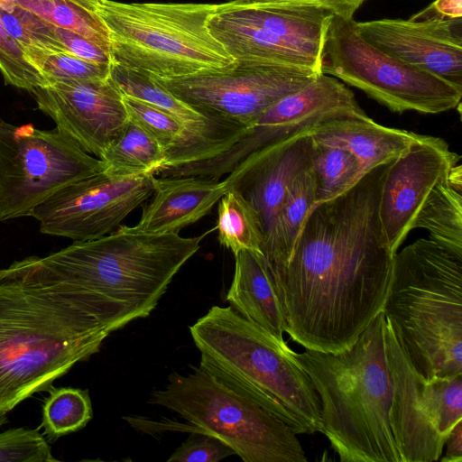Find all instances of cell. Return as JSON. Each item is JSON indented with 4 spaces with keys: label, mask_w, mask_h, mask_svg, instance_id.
Instances as JSON below:
<instances>
[{
    "label": "cell",
    "mask_w": 462,
    "mask_h": 462,
    "mask_svg": "<svg viewBox=\"0 0 462 462\" xmlns=\"http://www.w3.org/2000/svg\"><path fill=\"white\" fill-rule=\"evenodd\" d=\"M98 159L103 171L115 177L155 175L166 162L162 146L131 121Z\"/></svg>",
    "instance_id": "7402d4cb"
},
{
    "label": "cell",
    "mask_w": 462,
    "mask_h": 462,
    "mask_svg": "<svg viewBox=\"0 0 462 462\" xmlns=\"http://www.w3.org/2000/svg\"><path fill=\"white\" fill-rule=\"evenodd\" d=\"M363 2L364 0H232L219 5L226 8H237L282 3L314 4L331 10L336 15L352 19Z\"/></svg>",
    "instance_id": "d590c367"
},
{
    "label": "cell",
    "mask_w": 462,
    "mask_h": 462,
    "mask_svg": "<svg viewBox=\"0 0 462 462\" xmlns=\"http://www.w3.org/2000/svg\"><path fill=\"white\" fill-rule=\"evenodd\" d=\"M458 160L443 139L423 134L389 163L381 189L379 215L393 253L413 229L415 217L432 189Z\"/></svg>",
    "instance_id": "9a60e30c"
},
{
    "label": "cell",
    "mask_w": 462,
    "mask_h": 462,
    "mask_svg": "<svg viewBox=\"0 0 462 462\" xmlns=\"http://www.w3.org/2000/svg\"><path fill=\"white\" fill-rule=\"evenodd\" d=\"M444 446L447 451L442 462L462 461V420H459L448 434Z\"/></svg>",
    "instance_id": "74e56055"
},
{
    "label": "cell",
    "mask_w": 462,
    "mask_h": 462,
    "mask_svg": "<svg viewBox=\"0 0 462 462\" xmlns=\"http://www.w3.org/2000/svg\"><path fill=\"white\" fill-rule=\"evenodd\" d=\"M191 372H172L149 403L176 412L196 432L214 436L245 462H306L296 433L200 359Z\"/></svg>",
    "instance_id": "ba28073f"
},
{
    "label": "cell",
    "mask_w": 462,
    "mask_h": 462,
    "mask_svg": "<svg viewBox=\"0 0 462 462\" xmlns=\"http://www.w3.org/2000/svg\"><path fill=\"white\" fill-rule=\"evenodd\" d=\"M294 356L320 401L321 430L342 462H433L445 438L420 399L423 378L381 311L347 349Z\"/></svg>",
    "instance_id": "7a4b0ae2"
},
{
    "label": "cell",
    "mask_w": 462,
    "mask_h": 462,
    "mask_svg": "<svg viewBox=\"0 0 462 462\" xmlns=\"http://www.w3.org/2000/svg\"><path fill=\"white\" fill-rule=\"evenodd\" d=\"M236 455L235 451L209 434L191 432L168 458L169 462H217Z\"/></svg>",
    "instance_id": "836d02e7"
},
{
    "label": "cell",
    "mask_w": 462,
    "mask_h": 462,
    "mask_svg": "<svg viewBox=\"0 0 462 462\" xmlns=\"http://www.w3.org/2000/svg\"><path fill=\"white\" fill-rule=\"evenodd\" d=\"M0 73L5 83L29 92L48 85L44 77L27 62L20 45L5 31L0 15Z\"/></svg>",
    "instance_id": "1f68e13d"
},
{
    "label": "cell",
    "mask_w": 462,
    "mask_h": 462,
    "mask_svg": "<svg viewBox=\"0 0 462 462\" xmlns=\"http://www.w3.org/2000/svg\"><path fill=\"white\" fill-rule=\"evenodd\" d=\"M315 202V182L310 168L290 188L273 228L264 243L263 254L268 264L276 265L287 260L302 223Z\"/></svg>",
    "instance_id": "603a6c76"
},
{
    "label": "cell",
    "mask_w": 462,
    "mask_h": 462,
    "mask_svg": "<svg viewBox=\"0 0 462 462\" xmlns=\"http://www.w3.org/2000/svg\"><path fill=\"white\" fill-rule=\"evenodd\" d=\"M361 36L388 55L462 90L461 18L418 17L357 23Z\"/></svg>",
    "instance_id": "2e32d148"
},
{
    "label": "cell",
    "mask_w": 462,
    "mask_h": 462,
    "mask_svg": "<svg viewBox=\"0 0 462 462\" xmlns=\"http://www.w3.org/2000/svg\"><path fill=\"white\" fill-rule=\"evenodd\" d=\"M22 51L27 62L44 77L48 85L55 81L103 79L110 76L111 64H97L67 51L35 46L23 47Z\"/></svg>",
    "instance_id": "f1b7e54d"
},
{
    "label": "cell",
    "mask_w": 462,
    "mask_h": 462,
    "mask_svg": "<svg viewBox=\"0 0 462 462\" xmlns=\"http://www.w3.org/2000/svg\"><path fill=\"white\" fill-rule=\"evenodd\" d=\"M129 121L150 134L168 152L184 140L185 127L159 108L129 96H123Z\"/></svg>",
    "instance_id": "4dcf8cb0"
},
{
    "label": "cell",
    "mask_w": 462,
    "mask_h": 462,
    "mask_svg": "<svg viewBox=\"0 0 462 462\" xmlns=\"http://www.w3.org/2000/svg\"><path fill=\"white\" fill-rule=\"evenodd\" d=\"M211 35L237 61L293 65L319 73L321 56L237 16L230 10H217L208 19Z\"/></svg>",
    "instance_id": "d6986e66"
},
{
    "label": "cell",
    "mask_w": 462,
    "mask_h": 462,
    "mask_svg": "<svg viewBox=\"0 0 462 462\" xmlns=\"http://www.w3.org/2000/svg\"><path fill=\"white\" fill-rule=\"evenodd\" d=\"M7 422V412L0 411V427Z\"/></svg>",
    "instance_id": "60d3db41"
},
{
    "label": "cell",
    "mask_w": 462,
    "mask_h": 462,
    "mask_svg": "<svg viewBox=\"0 0 462 462\" xmlns=\"http://www.w3.org/2000/svg\"><path fill=\"white\" fill-rule=\"evenodd\" d=\"M319 72L283 64L235 60L175 79H153L175 97L207 116L249 127L282 97L314 80Z\"/></svg>",
    "instance_id": "8fae6325"
},
{
    "label": "cell",
    "mask_w": 462,
    "mask_h": 462,
    "mask_svg": "<svg viewBox=\"0 0 462 462\" xmlns=\"http://www.w3.org/2000/svg\"><path fill=\"white\" fill-rule=\"evenodd\" d=\"M107 336L74 285L27 257L0 269V411L50 388Z\"/></svg>",
    "instance_id": "3957f363"
},
{
    "label": "cell",
    "mask_w": 462,
    "mask_h": 462,
    "mask_svg": "<svg viewBox=\"0 0 462 462\" xmlns=\"http://www.w3.org/2000/svg\"><path fill=\"white\" fill-rule=\"evenodd\" d=\"M51 449L36 430L10 429L0 433V462H53Z\"/></svg>",
    "instance_id": "d6a6232c"
},
{
    "label": "cell",
    "mask_w": 462,
    "mask_h": 462,
    "mask_svg": "<svg viewBox=\"0 0 462 462\" xmlns=\"http://www.w3.org/2000/svg\"><path fill=\"white\" fill-rule=\"evenodd\" d=\"M216 6L100 0L95 13L109 34L111 63L175 79L235 61L208 31Z\"/></svg>",
    "instance_id": "52a82bcc"
},
{
    "label": "cell",
    "mask_w": 462,
    "mask_h": 462,
    "mask_svg": "<svg viewBox=\"0 0 462 462\" xmlns=\"http://www.w3.org/2000/svg\"><path fill=\"white\" fill-rule=\"evenodd\" d=\"M92 415L88 390L51 387L42 407V427L44 434L55 440L84 428Z\"/></svg>",
    "instance_id": "83f0119b"
},
{
    "label": "cell",
    "mask_w": 462,
    "mask_h": 462,
    "mask_svg": "<svg viewBox=\"0 0 462 462\" xmlns=\"http://www.w3.org/2000/svg\"><path fill=\"white\" fill-rule=\"evenodd\" d=\"M415 15L419 17H436L443 19L461 18L462 0H436Z\"/></svg>",
    "instance_id": "8d00e7d4"
},
{
    "label": "cell",
    "mask_w": 462,
    "mask_h": 462,
    "mask_svg": "<svg viewBox=\"0 0 462 462\" xmlns=\"http://www.w3.org/2000/svg\"><path fill=\"white\" fill-rule=\"evenodd\" d=\"M235 273L226 293L230 306L281 343L285 324L263 254L248 250L235 255Z\"/></svg>",
    "instance_id": "44dd1931"
},
{
    "label": "cell",
    "mask_w": 462,
    "mask_h": 462,
    "mask_svg": "<svg viewBox=\"0 0 462 462\" xmlns=\"http://www.w3.org/2000/svg\"><path fill=\"white\" fill-rule=\"evenodd\" d=\"M320 70L361 89L393 112L439 114L461 106V89L374 47L361 36L354 18L331 17Z\"/></svg>",
    "instance_id": "9c48e42d"
},
{
    "label": "cell",
    "mask_w": 462,
    "mask_h": 462,
    "mask_svg": "<svg viewBox=\"0 0 462 462\" xmlns=\"http://www.w3.org/2000/svg\"><path fill=\"white\" fill-rule=\"evenodd\" d=\"M389 163L313 205L287 260L265 262L285 332L305 349L346 350L383 310L395 254L379 215Z\"/></svg>",
    "instance_id": "6da1fadb"
},
{
    "label": "cell",
    "mask_w": 462,
    "mask_h": 462,
    "mask_svg": "<svg viewBox=\"0 0 462 462\" xmlns=\"http://www.w3.org/2000/svg\"><path fill=\"white\" fill-rule=\"evenodd\" d=\"M16 3L42 20L83 36L110 53L107 29L95 13L67 0H16Z\"/></svg>",
    "instance_id": "4316f807"
},
{
    "label": "cell",
    "mask_w": 462,
    "mask_h": 462,
    "mask_svg": "<svg viewBox=\"0 0 462 462\" xmlns=\"http://www.w3.org/2000/svg\"><path fill=\"white\" fill-rule=\"evenodd\" d=\"M311 171L315 182V204L343 193L365 174L358 159L351 152L314 140Z\"/></svg>",
    "instance_id": "484cf974"
},
{
    "label": "cell",
    "mask_w": 462,
    "mask_h": 462,
    "mask_svg": "<svg viewBox=\"0 0 462 462\" xmlns=\"http://www.w3.org/2000/svg\"><path fill=\"white\" fill-rule=\"evenodd\" d=\"M312 149L310 129L300 131L253 152L224 179L256 211L264 243L290 188L311 168Z\"/></svg>",
    "instance_id": "e0dca14e"
},
{
    "label": "cell",
    "mask_w": 462,
    "mask_h": 462,
    "mask_svg": "<svg viewBox=\"0 0 462 462\" xmlns=\"http://www.w3.org/2000/svg\"><path fill=\"white\" fill-rule=\"evenodd\" d=\"M414 228L428 230L430 240L462 254V196L447 177L436 185L421 206Z\"/></svg>",
    "instance_id": "cb8c5ba5"
},
{
    "label": "cell",
    "mask_w": 462,
    "mask_h": 462,
    "mask_svg": "<svg viewBox=\"0 0 462 462\" xmlns=\"http://www.w3.org/2000/svg\"><path fill=\"white\" fill-rule=\"evenodd\" d=\"M366 116L346 85L332 76L320 73L309 85L269 107L224 152L206 161L163 169L160 175L219 180L247 155L271 143L330 119Z\"/></svg>",
    "instance_id": "7c38bea8"
},
{
    "label": "cell",
    "mask_w": 462,
    "mask_h": 462,
    "mask_svg": "<svg viewBox=\"0 0 462 462\" xmlns=\"http://www.w3.org/2000/svg\"><path fill=\"white\" fill-rule=\"evenodd\" d=\"M18 6L16 0H0V10L14 13Z\"/></svg>",
    "instance_id": "ab89813d"
},
{
    "label": "cell",
    "mask_w": 462,
    "mask_h": 462,
    "mask_svg": "<svg viewBox=\"0 0 462 462\" xmlns=\"http://www.w3.org/2000/svg\"><path fill=\"white\" fill-rule=\"evenodd\" d=\"M209 231L194 237L148 234L119 226L102 237L74 241L28 260L81 291L101 328L110 335L156 308L172 278Z\"/></svg>",
    "instance_id": "277c9868"
},
{
    "label": "cell",
    "mask_w": 462,
    "mask_h": 462,
    "mask_svg": "<svg viewBox=\"0 0 462 462\" xmlns=\"http://www.w3.org/2000/svg\"><path fill=\"white\" fill-rule=\"evenodd\" d=\"M155 175L115 177L101 171L73 182L38 205L32 217L42 234L88 241L115 231L152 197Z\"/></svg>",
    "instance_id": "4fadbf2b"
},
{
    "label": "cell",
    "mask_w": 462,
    "mask_h": 462,
    "mask_svg": "<svg viewBox=\"0 0 462 462\" xmlns=\"http://www.w3.org/2000/svg\"><path fill=\"white\" fill-rule=\"evenodd\" d=\"M54 32L69 53L87 61L111 64L110 53L85 37L56 26Z\"/></svg>",
    "instance_id": "e575fe53"
},
{
    "label": "cell",
    "mask_w": 462,
    "mask_h": 462,
    "mask_svg": "<svg viewBox=\"0 0 462 462\" xmlns=\"http://www.w3.org/2000/svg\"><path fill=\"white\" fill-rule=\"evenodd\" d=\"M217 240L234 255L248 250L263 254L264 236L259 217L238 192L228 189L217 207Z\"/></svg>",
    "instance_id": "d4e9b609"
},
{
    "label": "cell",
    "mask_w": 462,
    "mask_h": 462,
    "mask_svg": "<svg viewBox=\"0 0 462 462\" xmlns=\"http://www.w3.org/2000/svg\"><path fill=\"white\" fill-rule=\"evenodd\" d=\"M30 93L58 130L97 158L129 121L124 95L110 76L103 79L55 81Z\"/></svg>",
    "instance_id": "5bb4252c"
},
{
    "label": "cell",
    "mask_w": 462,
    "mask_h": 462,
    "mask_svg": "<svg viewBox=\"0 0 462 462\" xmlns=\"http://www.w3.org/2000/svg\"><path fill=\"white\" fill-rule=\"evenodd\" d=\"M206 361L296 434L321 430L320 401L294 351L231 306L211 307L189 327Z\"/></svg>",
    "instance_id": "8992f818"
},
{
    "label": "cell",
    "mask_w": 462,
    "mask_h": 462,
    "mask_svg": "<svg viewBox=\"0 0 462 462\" xmlns=\"http://www.w3.org/2000/svg\"><path fill=\"white\" fill-rule=\"evenodd\" d=\"M422 405L438 433L447 438L452 428L462 420V374L422 380Z\"/></svg>",
    "instance_id": "f546056e"
},
{
    "label": "cell",
    "mask_w": 462,
    "mask_h": 462,
    "mask_svg": "<svg viewBox=\"0 0 462 462\" xmlns=\"http://www.w3.org/2000/svg\"><path fill=\"white\" fill-rule=\"evenodd\" d=\"M90 12L95 13L100 0H67ZM96 14V13H95Z\"/></svg>",
    "instance_id": "f35d334b"
},
{
    "label": "cell",
    "mask_w": 462,
    "mask_h": 462,
    "mask_svg": "<svg viewBox=\"0 0 462 462\" xmlns=\"http://www.w3.org/2000/svg\"><path fill=\"white\" fill-rule=\"evenodd\" d=\"M314 141L342 147L359 161L363 173L393 162L423 134L390 128L370 117H340L310 129Z\"/></svg>",
    "instance_id": "ffe728a7"
},
{
    "label": "cell",
    "mask_w": 462,
    "mask_h": 462,
    "mask_svg": "<svg viewBox=\"0 0 462 462\" xmlns=\"http://www.w3.org/2000/svg\"><path fill=\"white\" fill-rule=\"evenodd\" d=\"M103 165L57 128L14 125L0 117V222L32 217L59 189Z\"/></svg>",
    "instance_id": "30bf717a"
},
{
    "label": "cell",
    "mask_w": 462,
    "mask_h": 462,
    "mask_svg": "<svg viewBox=\"0 0 462 462\" xmlns=\"http://www.w3.org/2000/svg\"><path fill=\"white\" fill-rule=\"evenodd\" d=\"M382 311L421 378L462 374V254L425 238L396 252Z\"/></svg>",
    "instance_id": "5b68a950"
},
{
    "label": "cell",
    "mask_w": 462,
    "mask_h": 462,
    "mask_svg": "<svg viewBox=\"0 0 462 462\" xmlns=\"http://www.w3.org/2000/svg\"><path fill=\"white\" fill-rule=\"evenodd\" d=\"M224 180L204 177L155 178L152 200L131 226L148 234L179 233L207 216L227 191Z\"/></svg>",
    "instance_id": "ac0fdd59"
}]
</instances>
